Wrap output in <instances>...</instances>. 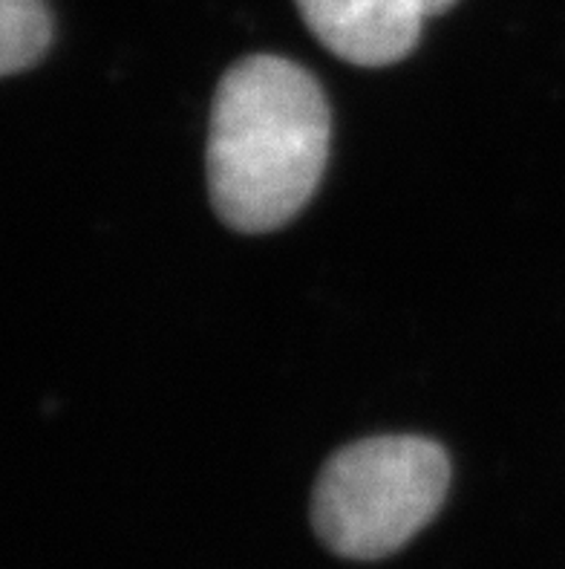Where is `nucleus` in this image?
Returning a JSON list of instances; mask_svg holds the SVG:
<instances>
[{
	"label": "nucleus",
	"instance_id": "f257e3e1",
	"mask_svg": "<svg viewBox=\"0 0 565 569\" xmlns=\"http://www.w3.org/2000/svg\"><path fill=\"white\" fill-rule=\"evenodd\" d=\"M326 153L330 104L312 72L251 56L222 76L205 157L222 223L245 234L286 226L315 194Z\"/></svg>",
	"mask_w": 565,
	"mask_h": 569
},
{
	"label": "nucleus",
	"instance_id": "f03ea898",
	"mask_svg": "<svg viewBox=\"0 0 565 569\" xmlns=\"http://www.w3.org/2000/svg\"><path fill=\"white\" fill-rule=\"evenodd\" d=\"M447 486L451 462L436 442L418 437L355 442L317 477L312 523L337 556L375 561L427 527Z\"/></svg>",
	"mask_w": 565,
	"mask_h": 569
},
{
	"label": "nucleus",
	"instance_id": "7ed1b4c3",
	"mask_svg": "<svg viewBox=\"0 0 565 569\" xmlns=\"http://www.w3.org/2000/svg\"><path fill=\"white\" fill-rule=\"evenodd\" d=\"M297 9L326 50L359 67L410 56L430 18L424 0H297Z\"/></svg>",
	"mask_w": 565,
	"mask_h": 569
},
{
	"label": "nucleus",
	"instance_id": "20e7f679",
	"mask_svg": "<svg viewBox=\"0 0 565 569\" xmlns=\"http://www.w3.org/2000/svg\"><path fill=\"white\" fill-rule=\"evenodd\" d=\"M52 38L43 0H0V72L14 76L36 64Z\"/></svg>",
	"mask_w": 565,
	"mask_h": 569
},
{
	"label": "nucleus",
	"instance_id": "39448f33",
	"mask_svg": "<svg viewBox=\"0 0 565 569\" xmlns=\"http://www.w3.org/2000/svg\"><path fill=\"white\" fill-rule=\"evenodd\" d=\"M453 3H456V0H424V9H427V14H442L447 12Z\"/></svg>",
	"mask_w": 565,
	"mask_h": 569
}]
</instances>
